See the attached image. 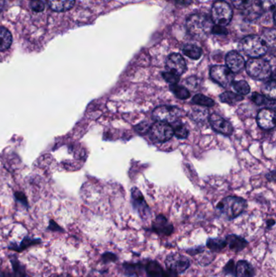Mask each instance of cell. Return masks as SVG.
Returning a JSON list of instances; mask_svg holds the SVG:
<instances>
[{
    "label": "cell",
    "instance_id": "obj_1",
    "mask_svg": "<svg viewBox=\"0 0 276 277\" xmlns=\"http://www.w3.org/2000/svg\"><path fill=\"white\" fill-rule=\"evenodd\" d=\"M247 203L240 197L229 196L223 199L216 207L217 212L225 219L232 220L245 210Z\"/></svg>",
    "mask_w": 276,
    "mask_h": 277
},
{
    "label": "cell",
    "instance_id": "obj_2",
    "mask_svg": "<svg viewBox=\"0 0 276 277\" xmlns=\"http://www.w3.org/2000/svg\"><path fill=\"white\" fill-rule=\"evenodd\" d=\"M186 29L189 34L195 38H204L212 32L213 22L203 14H194L186 20Z\"/></svg>",
    "mask_w": 276,
    "mask_h": 277
},
{
    "label": "cell",
    "instance_id": "obj_3",
    "mask_svg": "<svg viewBox=\"0 0 276 277\" xmlns=\"http://www.w3.org/2000/svg\"><path fill=\"white\" fill-rule=\"evenodd\" d=\"M240 50L251 58H259L267 52L268 46L263 38L253 35L243 38L239 44Z\"/></svg>",
    "mask_w": 276,
    "mask_h": 277
},
{
    "label": "cell",
    "instance_id": "obj_4",
    "mask_svg": "<svg viewBox=\"0 0 276 277\" xmlns=\"http://www.w3.org/2000/svg\"><path fill=\"white\" fill-rule=\"evenodd\" d=\"M249 76L258 81H266L272 75V67L268 61L261 58H252L245 63Z\"/></svg>",
    "mask_w": 276,
    "mask_h": 277
},
{
    "label": "cell",
    "instance_id": "obj_5",
    "mask_svg": "<svg viewBox=\"0 0 276 277\" xmlns=\"http://www.w3.org/2000/svg\"><path fill=\"white\" fill-rule=\"evenodd\" d=\"M232 17V10L227 2L217 1L214 3L212 8V21L216 25L224 26L230 24Z\"/></svg>",
    "mask_w": 276,
    "mask_h": 277
},
{
    "label": "cell",
    "instance_id": "obj_6",
    "mask_svg": "<svg viewBox=\"0 0 276 277\" xmlns=\"http://www.w3.org/2000/svg\"><path fill=\"white\" fill-rule=\"evenodd\" d=\"M184 115V111L180 108L172 105H161L152 112V118L157 122L174 123Z\"/></svg>",
    "mask_w": 276,
    "mask_h": 277
},
{
    "label": "cell",
    "instance_id": "obj_7",
    "mask_svg": "<svg viewBox=\"0 0 276 277\" xmlns=\"http://www.w3.org/2000/svg\"><path fill=\"white\" fill-rule=\"evenodd\" d=\"M149 137L154 143H165L174 136L172 126L169 123L156 122L150 128Z\"/></svg>",
    "mask_w": 276,
    "mask_h": 277
},
{
    "label": "cell",
    "instance_id": "obj_8",
    "mask_svg": "<svg viewBox=\"0 0 276 277\" xmlns=\"http://www.w3.org/2000/svg\"><path fill=\"white\" fill-rule=\"evenodd\" d=\"M210 76L216 83L222 87L228 88L232 85L235 75L226 66L216 65L210 70Z\"/></svg>",
    "mask_w": 276,
    "mask_h": 277
},
{
    "label": "cell",
    "instance_id": "obj_9",
    "mask_svg": "<svg viewBox=\"0 0 276 277\" xmlns=\"http://www.w3.org/2000/svg\"><path fill=\"white\" fill-rule=\"evenodd\" d=\"M165 264L168 270L175 273H181L188 269L190 264L189 259L184 255L178 253H172L165 260Z\"/></svg>",
    "mask_w": 276,
    "mask_h": 277
},
{
    "label": "cell",
    "instance_id": "obj_10",
    "mask_svg": "<svg viewBox=\"0 0 276 277\" xmlns=\"http://www.w3.org/2000/svg\"><path fill=\"white\" fill-rule=\"evenodd\" d=\"M209 123L212 129L224 136H231L233 132V127L227 119H224L217 114H212L209 116Z\"/></svg>",
    "mask_w": 276,
    "mask_h": 277
},
{
    "label": "cell",
    "instance_id": "obj_11",
    "mask_svg": "<svg viewBox=\"0 0 276 277\" xmlns=\"http://www.w3.org/2000/svg\"><path fill=\"white\" fill-rule=\"evenodd\" d=\"M132 200L133 208L138 212L142 218L148 217L150 215V209L145 201L144 197L138 188L134 187L132 190Z\"/></svg>",
    "mask_w": 276,
    "mask_h": 277
},
{
    "label": "cell",
    "instance_id": "obj_12",
    "mask_svg": "<svg viewBox=\"0 0 276 277\" xmlns=\"http://www.w3.org/2000/svg\"><path fill=\"white\" fill-rule=\"evenodd\" d=\"M166 68L169 72H174L178 76H182L186 70V63L181 54H171L168 56L166 59Z\"/></svg>",
    "mask_w": 276,
    "mask_h": 277
},
{
    "label": "cell",
    "instance_id": "obj_13",
    "mask_svg": "<svg viewBox=\"0 0 276 277\" xmlns=\"http://www.w3.org/2000/svg\"><path fill=\"white\" fill-rule=\"evenodd\" d=\"M225 62L227 65L226 67L233 73H238V72H241L245 67V58L236 51H231L228 53L226 58H225Z\"/></svg>",
    "mask_w": 276,
    "mask_h": 277
},
{
    "label": "cell",
    "instance_id": "obj_14",
    "mask_svg": "<svg viewBox=\"0 0 276 277\" xmlns=\"http://www.w3.org/2000/svg\"><path fill=\"white\" fill-rule=\"evenodd\" d=\"M257 123L262 129L271 130L275 128V110L263 109L257 115Z\"/></svg>",
    "mask_w": 276,
    "mask_h": 277
},
{
    "label": "cell",
    "instance_id": "obj_15",
    "mask_svg": "<svg viewBox=\"0 0 276 277\" xmlns=\"http://www.w3.org/2000/svg\"><path fill=\"white\" fill-rule=\"evenodd\" d=\"M152 229L155 232L162 235H170L174 231V226L163 215L156 217L152 224Z\"/></svg>",
    "mask_w": 276,
    "mask_h": 277
},
{
    "label": "cell",
    "instance_id": "obj_16",
    "mask_svg": "<svg viewBox=\"0 0 276 277\" xmlns=\"http://www.w3.org/2000/svg\"><path fill=\"white\" fill-rule=\"evenodd\" d=\"M226 244L230 246V250H233L235 252H239L240 250L246 247L248 242L243 237L237 235H229L226 237Z\"/></svg>",
    "mask_w": 276,
    "mask_h": 277
},
{
    "label": "cell",
    "instance_id": "obj_17",
    "mask_svg": "<svg viewBox=\"0 0 276 277\" xmlns=\"http://www.w3.org/2000/svg\"><path fill=\"white\" fill-rule=\"evenodd\" d=\"M235 275L236 277H253L254 269L248 262L240 260L235 268Z\"/></svg>",
    "mask_w": 276,
    "mask_h": 277
},
{
    "label": "cell",
    "instance_id": "obj_18",
    "mask_svg": "<svg viewBox=\"0 0 276 277\" xmlns=\"http://www.w3.org/2000/svg\"><path fill=\"white\" fill-rule=\"evenodd\" d=\"M76 0H49L50 8L55 11H66L71 9Z\"/></svg>",
    "mask_w": 276,
    "mask_h": 277
},
{
    "label": "cell",
    "instance_id": "obj_19",
    "mask_svg": "<svg viewBox=\"0 0 276 277\" xmlns=\"http://www.w3.org/2000/svg\"><path fill=\"white\" fill-rule=\"evenodd\" d=\"M262 92L263 96H265L267 98L275 101L276 97V79L274 75L272 74V79H270V81H267L262 87Z\"/></svg>",
    "mask_w": 276,
    "mask_h": 277
},
{
    "label": "cell",
    "instance_id": "obj_20",
    "mask_svg": "<svg viewBox=\"0 0 276 277\" xmlns=\"http://www.w3.org/2000/svg\"><path fill=\"white\" fill-rule=\"evenodd\" d=\"M12 43V36L6 28L0 26V51L8 49Z\"/></svg>",
    "mask_w": 276,
    "mask_h": 277
},
{
    "label": "cell",
    "instance_id": "obj_21",
    "mask_svg": "<svg viewBox=\"0 0 276 277\" xmlns=\"http://www.w3.org/2000/svg\"><path fill=\"white\" fill-rule=\"evenodd\" d=\"M146 273L148 277H164V270L156 262L151 261L147 264Z\"/></svg>",
    "mask_w": 276,
    "mask_h": 277
},
{
    "label": "cell",
    "instance_id": "obj_22",
    "mask_svg": "<svg viewBox=\"0 0 276 277\" xmlns=\"http://www.w3.org/2000/svg\"><path fill=\"white\" fill-rule=\"evenodd\" d=\"M183 50L184 54L192 59H198L203 53L200 47L193 45V44H186L184 46Z\"/></svg>",
    "mask_w": 276,
    "mask_h": 277
},
{
    "label": "cell",
    "instance_id": "obj_23",
    "mask_svg": "<svg viewBox=\"0 0 276 277\" xmlns=\"http://www.w3.org/2000/svg\"><path fill=\"white\" fill-rule=\"evenodd\" d=\"M220 99L222 102L233 105L235 103L242 101L244 97L238 93H234L232 92H225L220 95Z\"/></svg>",
    "mask_w": 276,
    "mask_h": 277
},
{
    "label": "cell",
    "instance_id": "obj_24",
    "mask_svg": "<svg viewBox=\"0 0 276 277\" xmlns=\"http://www.w3.org/2000/svg\"><path fill=\"white\" fill-rule=\"evenodd\" d=\"M173 131H174V135L177 138L184 139L186 138L189 136V131L187 129L185 125L181 123L179 121H177L175 123H173Z\"/></svg>",
    "mask_w": 276,
    "mask_h": 277
},
{
    "label": "cell",
    "instance_id": "obj_25",
    "mask_svg": "<svg viewBox=\"0 0 276 277\" xmlns=\"http://www.w3.org/2000/svg\"><path fill=\"white\" fill-rule=\"evenodd\" d=\"M170 90L173 93L181 100H186L190 96L189 90L186 88L178 85V84L170 85Z\"/></svg>",
    "mask_w": 276,
    "mask_h": 277
},
{
    "label": "cell",
    "instance_id": "obj_26",
    "mask_svg": "<svg viewBox=\"0 0 276 277\" xmlns=\"http://www.w3.org/2000/svg\"><path fill=\"white\" fill-rule=\"evenodd\" d=\"M192 101L196 105L205 106V107H212L216 104L212 98L200 93L196 94L195 96L192 99Z\"/></svg>",
    "mask_w": 276,
    "mask_h": 277
},
{
    "label": "cell",
    "instance_id": "obj_27",
    "mask_svg": "<svg viewBox=\"0 0 276 277\" xmlns=\"http://www.w3.org/2000/svg\"><path fill=\"white\" fill-rule=\"evenodd\" d=\"M226 241L220 238H209L207 240V246L212 251L219 252L226 246Z\"/></svg>",
    "mask_w": 276,
    "mask_h": 277
},
{
    "label": "cell",
    "instance_id": "obj_28",
    "mask_svg": "<svg viewBox=\"0 0 276 277\" xmlns=\"http://www.w3.org/2000/svg\"><path fill=\"white\" fill-rule=\"evenodd\" d=\"M233 85L234 90H236L237 93L240 94L241 96L243 95H247L250 92V87H249V84L245 81H236L232 84Z\"/></svg>",
    "mask_w": 276,
    "mask_h": 277
},
{
    "label": "cell",
    "instance_id": "obj_29",
    "mask_svg": "<svg viewBox=\"0 0 276 277\" xmlns=\"http://www.w3.org/2000/svg\"><path fill=\"white\" fill-rule=\"evenodd\" d=\"M261 8L256 3H254L251 7H249L247 9H245V15L250 20L258 18V16L261 15Z\"/></svg>",
    "mask_w": 276,
    "mask_h": 277
},
{
    "label": "cell",
    "instance_id": "obj_30",
    "mask_svg": "<svg viewBox=\"0 0 276 277\" xmlns=\"http://www.w3.org/2000/svg\"><path fill=\"white\" fill-rule=\"evenodd\" d=\"M234 6L240 10H245L255 3V0H231Z\"/></svg>",
    "mask_w": 276,
    "mask_h": 277
},
{
    "label": "cell",
    "instance_id": "obj_31",
    "mask_svg": "<svg viewBox=\"0 0 276 277\" xmlns=\"http://www.w3.org/2000/svg\"><path fill=\"white\" fill-rule=\"evenodd\" d=\"M162 76L163 78L165 79V81H167L168 83L170 85H175L180 81V76H178L174 72H169V71L163 72Z\"/></svg>",
    "mask_w": 276,
    "mask_h": 277
},
{
    "label": "cell",
    "instance_id": "obj_32",
    "mask_svg": "<svg viewBox=\"0 0 276 277\" xmlns=\"http://www.w3.org/2000/svg\"><path fill=\"white\" fill-rule=\"evenodd\" d=\"M41 241L39 239H30V238H25L23 240L22 242L20 244L19 247H13V250H17V251H21V250H25L27 247L32 246V245H35V244L40 243Z\"/></svg>",
    "mask_w": 276,
    "mask_h": 277
},
{
    "label": "cell",
    "instance_id": "obj_33",
    "mask_svg": "<svg viewBox=\"0 0 276 277\" xmlns=\"http://www.w3.org/2000/svg\"><path fill=\"white\" fill-rule=\"evenodd\" d=\"M251 99L252 101L258 105H265V104H267V102H268V100H269L265 96H263L262 94L258 93V92L253 93Z\"/></svg>",
    "mask_w": 276,
    "mask_h": 277
},
{
    "label": "cell",
    "instance_id": "obj_34",
    "mask_svg": "<svg viewBox=\"0 0 276 277\" xmlns=\"http://www.w3.org/2000/svg\"><path fill=\"white\" fill-rule=\"evenodd\" d=\"M276 0H260V6L266 11H272L276 7Z\"/></svg>",
    "mask_w": 276,
    "mask_h": 277
},
{
    "label": "cell",
    "instance_id": "obj_35",
    "mask_svg": "<svg viewBox=\"0 0 276 277\" xmlns=\"http://www.w3.org/2000/svg\"><path fill=\"white\" fill-rule=\"evenodd\" d=\"M30 7L36 12H41L45 9L44 2L41 0H32V2H30Z\"/></svg>",
    "mask_w": 276,
    "mask_h": 277
},
{
    "label": "cell",
    "instance_id": "obj_36",
    "mask_svg": "<svg viewBox=\"0 0 276 277\" xmlns=\"http://www.w3.org/2000/svg\"><path fill=\"white\" fill-rule=\"evenodd\" d=\"M150 128H151V126L149 125V123L142 122V123H138V125H136L135 127V130L139 134L143 135L149 132Z\"/></svg>",
    "mask_w": 276,
    "mask_h": 277
},
{
    "label": "cell",
    "instance_id": "obj_37",
    "mask_svg": "<svg viewBox=\"0 0 276 277\" xmlns=\"http://www.w3.org/2000/svg\"><path fill=\"white\" fill-rule=\"evenodd\" d=\"M212 32L213 34H219V35H220V34H226V33H227V30L225 29L224 26L216 25V26H213V28H212Z\"/></svg>",
    "mask_w": 276,
    "mask_h": 277
},
{
    "label": "cell",
    "instance_id": "obj_38",
    "mask_svg": "<svg viewBox=\"0 0 276 277\" xmlns=\"http://www.w3.org/2000/svg\"><path fill=\"white\" fill-rule=\"evenodd\" d=\"M103 260L105 262L114 261L116 260V256L112 253H105L102 256Z\"/></svg>",
    "mask_w": 276,
    "mask_h": 277
},
{
    "label": "cell",
    "instance_id": "obj_39",
    "mask_svg": "<svg viewBox=\"0 0 276 277\" xmlns=\"http://www.w3.org/2000/svg\"><path fill=\"white\" fill-rule=\"evenodd\" d=\"M234 269H235V266H234L233 261H230L225 266V273H233Z\"/></svg>",
    "mask_w": 276,
    "mask_h": 277
},
{
    "label": "cell",
    "instance_id": "obj_40",
    "mask_svg": "<svg viewBox=\"0 0 276 277\" xmlns=\"http://www.w3.org/2000/svg\"><path fill=\"white\" fill-rule=\"evenodd\" d=\"M49 230H51V231H62V229H61L60 227H59V226H58V225L55 223V222H53V221H51V222H50V224H49Z\"/></svg>",
    "mask_w": 276,
    "mask_h": 277
},
{
    "label": "cell",
    "instance_id": "obj_41",
    "mask_svg": "<svg viewBox=\"0 0 276 277\" xmlns=\"http://www.w3.org/2000/svg\"><path fill=\"white\" fill-rule=\"evenodd\" d=\"M16 198H17V199H19V200H20V201L22 202V203H24V204H25V205H26L27 204L26 198H25V195H24V194H20V193H19V194H16Z\"/></svg>",
    "mask_w": 276,
    "mask_h": 277
},
{
    "label": "cell",
    "instance_id": "obj_42",
    "mask_svg": "<svg viewBox=\"0 0 276 277\" xmlns=\"http://www.w3.org/2000/svg\"><path fill=\"white\" fill-rule=\"evenodd\" d=\"M176 2L179 3V4L187 6V5L191 3L192 0H176Z\"/></svg>",
    "mask_w": 276,
    "mask_h": 277
},
{
    "label": "cell",
    "instance_id": "obj_43",
    "mask_svg": "<svg viewBox=\"0 0 276 277\" xmlns=\"http://www.w3.org/2000/svg\"><path fill=\"white\" fill-rule=\"evenodd\" d=\"M7 277H28V276H27L26 274H24V275H20V276H16L15 275V274H14V275L11 276V275H9L8 274Z\"/></svg>",
    "mask_w": 276,
    "mask_h": 277
},
{
    "label": "cell",
    "instance_id": "obj_44",
    "mask_svg": "<svg viewBox=\"0 0 276 277\" xmlns=\"http://www.w3.org/2000/svg\"><path fill=\"white\" fill-rule=\"evenodd\" d=\"M4 6V0H0V11H2Z\"/></svg>",
    "mask_w": 276,
    "mask_h": 277
},
{
    "label": "cell",
    "instance_id": "obj_45",
    "mask_svg": "<svg viewBox=\"0 0 276 277\" xmlns=\"http://www.w3.org/2000/svg\"><path fill=\"white\" fill-rule=\"evenodd\" d=\"M136 277V276H133V277Z\"/></svg>",
    "mask_w": 276,
    "mask_h": 277
}]
</instances>
